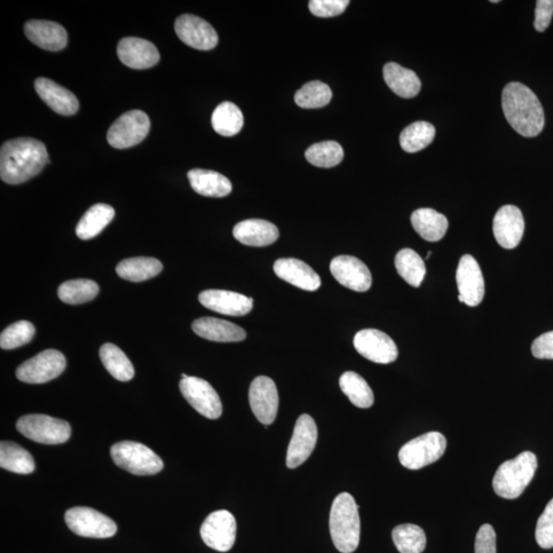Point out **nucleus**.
Instances as JSON below:
<instances>
[{"label":"nucleus","instance_id":"30","mask_svg":"<svg viewBox=\"0 0 553 553\" xmlns=\"http://www.w3.org/2000/svg\"><path fill=\"white\" fill-rule=\"evenodd\" d=\"M115 210L108 204L93 205L79 220L76 235L79 239L90 240L97 237L112 221Z\"/></svg>","mask_w":553,"mask_h":553},{"label":"nucleus","instance_id":"44","mask_svg":"<svg viewBox=\"0 0 553 553\" xmlns=\"http://www.w3.org/2000/svg\"><path fill=\"white\" fill-rule=\"evenodd\" d=\"M349 5V0H311L309 9L315 17L331 18L342 15Z\"/></svg>","mask_w":553,"mask_h":553},{"label":"nucleus","instance_id":"36","mask_svg":"<svg viewBox=\"0 0 553 553\" xmlns=\"http://www.w3.org/2000/svg\"><path fill=\"white\" fill-rule=\"evenodd\" d=\"M399 275L409 286L420 287L426 274L423 259L412 249L405 248L398 252L394 258Z\"/></svg>","mask_w":553,"mask_h":553},{"label":"nucleus","instance_id":"43","mask_svg":"<svg viewBox=\"0 0 553 553\" xmlns=\"http://www.w3.org/2000/svg\"><path fill=\"white\" fill-rule=\"evenodd\" d=\"M535 537L541 548H553V498L537 521Z\"/></svg>","mask_w":553,"mask_h":553},{"label":"nucleus","instance_id":"8","mask_svg":"<svg viewBox=\"0 0 553 553\" xmlns=\"http://www.w3.org/2000/svg\"><path fill=\"white\" fill-rule=\"evenodd\" d=\"M150 128L151 122L144 111L131 110L111 125L107 141L111 147L116 149L131 148L139 145L146 139Z\"/></svg>","mask_w":553,"mask_h":553},{"label":"nucleus","instance_id":"2","mask_svg":"<svg viewBox=\"0 0 553 553\" xmlns=\"http://www.w3.org/2000/svg\"><path fill=\"white\" fill-rule=\"evenodd\" d=\"M502 109L505 118L520 136L534 138L543 131L545 117L538 98L519 82H510L502 92Z\"/></svg>","mask_w":553,"mask_h":553},{"label":"nucleus","instance_id":"49","mask_svg":"<svg viewBox=\"0 0 553 553\" xmlns=\"http://www.w3.org/2000/svg\"><path fill=\"white\" fill-rule=\"evenodd\" d=\"M181 377H183V378H187V377H189V376H188L187 374H181Z\"/></svg>","mask_w":553,"mask_h":553},{"label":"nucleus","instance_id":"16","mask_svg":"<svg viewBox=\"0 0 553 553\" xmlns=\"http://www.w3.org/2000/svg\"><path fill=\"white\" fill-rule=\"evenodd\" d=\"M249 404L260 423L270 425L275 422L278 413L279 396L273 379L258 376L251 383Z\"/></svg>","mask_w":553,"mask_h":553},{"label":"nucleus","instance_id":"42","mask_svg":"<svg viewBox=\"0 0 553 553\" xmlns=\"http://www.w3.org/2000/svg\"><path fill=\"white\" fill-rule=\"evenodd\" d=\"M35 328L33 323L19 321L12 324L0 335V347L3 350H14L33 341Z\"/></svg>","mask_w":553,"mask_h":553},{"label":"nucleus","instance_id":"32","mask_svg":"<svg viewBox=\"0 0 553 553\" xmlns=\"http://www.w3.org/2000/svg\"><path fill=\"white\" fill-rule=\"evenodd\" d=\"M0 466L19 475H29L35 471L33 455L14 441L0 444Z\"/></svg>","mask_w":553,"mask_h":553},{"label":"nucleus","instance_id":"27","mask_svg":"<svg viewBox=\"0 0 553 553\" xmlns=\"http://www.w3.org/2000/svg\"><path fill=\"white\" fill-rule=\"evenodd\" d=\"M383 77L387 86L401 98H414L422 90V82L416 73L397 63H387Z\"/></svg>","mask_w":553,"mask_h":553},{"label":"nucleus","instance_id":"46","mask_svg":"<svg viewBox=\"0 0 553 553\" xmlns=\"http://www.w3.org/2000/svg\"><path fill=\"white\" fill-rule=\"evenodd\" d=\"M553 15V0H538L536 3L534 27L538 33H544L551 23Z\"/></svg>","mask_w":553,"mask_h":553},{"label":"nucleus","instance_id":"26","mask_svg":"<svg viewBox=\"0 0 553 553\" xmlns=\"http://www.w3.org/2000/svg\"><path fill=\"white\" fill-rule=\"evenodd\" d=\"M195 334L216 343H240L247 338V332L232 322L212 317L197 319L192 324Z\"/></svg>","mask_w":553,"mask_h":553},{"label":"nucleus","instance_id":"38","mask_svg":"<svg viewBox=\"0 0 553 553\" xmlns=\"http://www.w3.org/2000/svg\"><path fill=\"white\" fill-rule=\"evenodd\" d=\"M98 284L89 279L70 280L61 284L59 298L68 305H82L91 302L99 295Z\"/></svg>","mask_w":553,"mask_h":553},{"label":"nucleus","instance_id":"40","mask_svg":"<svg viewBox=\"0 0 553 553\" xmlns=\"http://www.w3.org/2000/svg\"><path fill=\"white\" fill-rule=\"evenodd\" d=\"M344 155L343 147L334 141L314 144L306 152V160L322 169L335 168L343 161Z\"/></svg>","mask_w":553,"mask_h":553},{"label":"nucleus","instance_id":"31","mask_svg":"<svg viewBox=\"0 0 553 553\" xmlns=\"http://www.w3.org/2000/svg\"><path fill=\"white\" fill-rule=\"evenodd\" d=\"M160 260L153 257H131L118 264L116 272L121 278L131 282H143L154 278L162 271Z\"/></svg>","mask_w":553,"mask_h":553},{"label":"nucleus","instance_id":"10","mask_svg":"<svg viewBox=\"0 0 553 553\" xmlns=\"http://www.w3.org/2000/svg\"><path fill=\"white\" fill-rule=\"evenodd\" d=\"M65 521L71 531L86 538H110L117 532L114 520L91 508L79 507L67 510Z\"/></svg>","mask_w":553,"mask_h":553},{"label":"nucleus","instance_id":"41","mask_svg":"<svg viewBox=\"0 0 553 553\" xmlns=\"http://www.w3.org/2000/svg\"><path fill=\"white\" fill-rule=\"evenodd\" d=\"M332 92L329 86L319 81L311 82L296 92L295 101L303 109H319L329 104Z\"/></svg>","mask_w":553,"mask_h":553},{"label":"nucleus","instance_id":"12","mask_svg":"<svg viewBox=\"0 0 553 553\" xmlns=\"http://www.w3.org/2000/svg\"><path fill=\"white\" fill-rule=\"evenodd\" d=\"M236 531L237 524L232 513L228 510H218L205 519L200 535L209 548L227 552L234 547Z\"/></svg>","mask_w":553,"mask_h":553},{"label":"nucleus","instance_id":"19","mask_svg":"<svg viewBox=\"0 0 553 553\" xmlns=\"http://www.w3.org/2000/svg\"><path fill=\"white\" fill-rule=\"evenodd\" d=\"M493 232L496 241L501 247L516 248L525 232L523 213L513 205H505L495 215Z\"/></svg>","mask_w":553,"mask_h":553},{"label":"nucleus","instance_id":"37","mask_svg":"<svg viewBox=\"0 0 553 553\" xmlns=\"http://www.w3.org/2000/svg\"><path fill=\"white\" fill-rule=\"evenodd\" d=\"M436 136L434 126L426 121H417L401 132L400 144L407 153H416L430 146Z\"/></svg>","mask_w":553,"mask_h":553},{"label":"nucleus","instance_id":"15","mask_svg":"<svg viewBox=\"0 0 553 553\" xmlns=\"http://www.w3.org/2000/svg\"><path fill=\"white\" fill-rule=\"evenodd\" d=\"M317 440L318 429L313 418L307 414L299 416L287 450V468L296 469L309 460Z\"/></svg>","mask_w":553,"mask_h":553},{"label":"nucleus","instance_id":"47","mask_svg":"<svg viewBox=\"0 0 553 553\" xmlns=\"http://www.w3.org/2000/svg\"><path fill=\"white\" fill-rule=\"evenodd\" d=\"M532 354L537 359L553 360V331L547 332L535 339Z\"/></svg>","mask_w":553,"mask_h":553},{"label":"nucleus","instance_id":"11","mask_svg":"<svg viewBox=\"0 0 553 553\" xmlns=\"http://www.w3.org/2000/svg\"><path fill=\"white\" fill-rule=\"evenodd\" d=\"M179 390L189 404L209 420H218L223 414L218 393L204 379L195 376L181 378Z\"/></svg>","mask_w":553,"mask_h":553},{"label":"nucleus","instance_id":"1","mask_svg":"<svg viewBox=\"0 0 553 553\" xmlns=\"http://www.w3.org/2000/svg\"><path fill=\"white\" fill-rule=\"evenodd\" d=\"M50 163L45 145L33 138L5 141L0 150V178L6 184L25 183Z\"/></svg>","mask_w":553,"mask_h":553},{"label":"nucleus","instance_id":"13","mask_svg":"<svg viewBox=\"0 0 553 553\" xmlns=\"http://www.w3.org/2000/svg\"><path fill=\"white\" fill-rule=\"evenodd\" d=\"M354 349L369 361L377 364H390L397 360L398 346L393 339L377 329H364L354 338Z\"/></svg>","mask_w":553,"mask_h":553},{"label":"nucleus","instance_id":"21","mask_svg":"<svg viewBox=\"0 0 553 553\" xmlns=\"http://www.w3.org/2000/svg\"><path fill=\"white\" fill-rule=\"evenodd\" d=\"M117 55L125 66L137 70L151 68L160 60L157 47L138 37L121 39L117 46Z\"/></svg>","mask_w":553,"mask_h":553},{"label":"nucleus","instance_id":"22","mask_svg":"<svg viewBox=\"0 0 553 553\" xmlns=\"http://www.w3.org/2000/svg\"><path fill=\"white\" fill-rule=\"evenodd\" d=\"M24 33L31 43L45 51L59 52L68 44L65 28L52 21L30 20L24 26Z\"/></svg>","mask_w":553,"mask_h":553},{"label":"nucleus","instance_id":"14","mask_svg":"<svg viewBox=\"0 0 553 553\" xmlns=\"http://www.w3.org/2000/svg\"><path fill=\"white\" fill-rule=\"evenodd\" d=\"M458 291L461 303L469 306H477L485 296V281L483 273L475 257L465 255L458 264L456 272Z\"/></svg>","mask_w":553,"mask_h":553},{"label":"nucleus","instance_id":"4","mask_svg":"<svg viewBox=\"0 0 553 553\" xmlns=\"http://www.w3.org/2000/svg\"><path fill=\"white\" fill-rule=\"evenodd\" d=\"M537 465V457L530 451L520 453L513 460L502 463L493 479L495 493L504 500H516L531 483Z\"/></svg>","mask_w":553,"mask_h":553},{"label":"nucleus","instance_id":"5","mask_svg":"<svg viewBox=\"0 0 553 553\" xmlns=\"http://www.w3.org/2000/svg\"><path fill=\"white\" fill-rule=\"evenodd\" d=\"M111 456L117 466L134 476H153L163 470V461L153 450L132 441L116 442Z\"/></svg>","mask_w":553,"mask_h":553},{"label":"nucleus","instance_id":"35","mask_svg":"<svg viewBox=\"0 0 553 553\" xmlns=\"http://www.w3.org/2000/svg\"><path fill=\"white\" fill-rule=\"evenodd\" d=\"M100 358L108 373L117 381L130 382L134 376V368L126 354L113 344L101 347Z\"/></svg>","mask_w":553,"mask_h":553},{"label":"nucleus","instance_id":"6","mask_svg":"<svg viewBox=\"0 0 553 553\" xmlns=\"http://www.w3.org/2000/svg\"><path fill=\"white\" fill-rule=\"evenodd\" d=\"M447 440L441 432H431L411 440L399 452L400 462L404 468L416 471L436 462L444 455Z\"/></svg>","mask_w":553,"mask_h":553},{"label":"nucleus","instance_id":"3","mask_svg":"<svg viewBox=\"0 0 553 553\" xmlns=\"http://www.w3.org/2000/svg\"><path fill=\"white\" fill-rule=\"evenodd\" d=\"M329 528L338 551L352 553L358 548L361 535L359 505L351 494H339L332 503Z\"/></svg>","mask_w":553,"mask_h":553},{"label":"nucleus","instance_id":"48","mask_svg":"<svg viewBox=\"0 0 553 553\" xmlns=\"http://www.w3.org/2000/svg\"><path fill=\"white\" fill-rule=\"evenodd\" d=\"M491 3H492V4H498V3H500V0H492V2H491Z\"/></svg>","mask_w":553,"mask_h":553},{"label":"nucleus","instance_id":"45","mask_svg":"<svg viewBox=\"0 0 553 553\" xmlns=\"http://www.w3.org/2000/svg\"><path fill=\"white\" fill-rule=\"evenodd\" d=\"M476 553H496V533L491 525L485 524L480 528L476 537Z\"/></svg>","mask_w":553,"mask_h":553},{"label":"nucleus","instance_id":"29","mask_svg":"<svg viewBox=\"0 0 553 553\" xmlns=\"http://www.w3.org/2000/svg\"><path fill=\"white\" fill-rule=\"evenodd\" d=\"M411 224L426 241L438 242L444 238L449 223L444 215L431 209H417L411 216Z\"/></svg>","mask_w":553,"mask_h":553},{"label":"nucleus","instance_id":"18","mask_svg":"<svg viewBox=\"0 0 553 553\" xmlns=\"http://www.w3.org/2000/svg\"><path fill=\"white\" fill-rule=\"evenodd\" d=\"M330 272L343 286L355 292L368 291L373 286L368 267L354 257L339 256L332 259Z\"/></svg>","mask_w":553,"mask_h":553},{"label":"nucleus","instance_id":"23","mask_svg":"<svg viewBox=\"0 0 553 553\" xmlns=\"http://www.w3.org/2000/svg\"><path fill=\"white\" fill-rule=\"evenodd\" d=\"M274 272L280 279L306 291H315L321 286L320 276L303 260L280 258L274 265Z\"/></svg>","mask_w":553,"mask_h":553},{"label":"nucleus","instance_id":"17","mask_svg":"<svg viewBox=\"0 0 553 553\" xmlns=\"http://www.w3.org/2000/svg\"><path fill=\"white\" fill-rule=\"evenodd\" d=\"M175 30L181 42L196 50L210 51L218 44L216 29L194 15H181L176 21Z\"/></svg>","mask_w":553,"mask_h":553},{"label":"nucleus","instance_id":"20","mask_svg":"<svg viewBox=\"0 0 553 553\" xmlns=\"http://www.w3.org/2000/svg\"><path fill=\"white\" fill-rule=\"evenodd\" d=\"M200 304L207 309L232 317H241L251 312L254 299L237 292L210 289L201 292Z\"/></svg>","mask_w":553,"mask_h":553},{"label":"nucleus","instance_id":"7","mask_svg":"<svg viewBox=\"0 0 553 553\" xmlns=\"http://www.w3.org/2000/svg\"><path fill=\"white\" fill-rule=\"evenodd\" d=\"M17 430L24 437L45 445L64 444L71 437V426L67 422L44 414L22 416Z\"/></svg>","mask_w":553,"mask_h":553},{"label":"nucleus","instance_id":"25","mask_svg":"<svg viewBox=\"0 0 553 553\" xmlns=\"http://www.w3.org/2000/svg\"><path fill=\"white\" fill-rule=\"evenodd\" d=\"M233 235L247 247H264L279 238V230L270 221L264 219H247L234 227Z\"/></svg>","mask_w":553,"mask_h":553},{"label":"nucleus","instance_id":"34","mask_svg":"<svg viewBox=\"0 0 553 553\" xmlns=\"http://www.w3.org/2000/svg\"><path fill=\"white\" fill-rule=\"evenodd\" d=\"M339 386L355 407L367 409L374 405V394L364 378L347 371L339 379Z\"/></svg>","mask_w":553,"mask_h":553},{"label":"nucleus","instance_id":"24","mask_svg":"<svg viewBox=\"0 0 553 553\" xmlns=\"http://www.w3.org/2000/svg\"><path fill=\"white\" fill-rule=\"evenodd\" d=\"M35 91L47 106L55 113L63 116L74 115L79 108V102L73 92L49 78H37Z\"/></svg>","mask_w":553,"mask_h":553},{"label":"nucleus","instance_id":"33","mask_svg":"<svg viewBox=\"0 0 553 553\" xmlns=\"http://www.w3.org/2000/svg\"><path fill=\"white\" fill-rule=\"evenodd\" d=\"M211 124L219 136L233 137L239 133L244 125L240 108L231 102H224L213 111Z\"/></svg>","mask_w":553,"mask_h":553},{"label":"nucleus","instance_id":"28","mask_svg":"<svg viewBox=\"0 0 553 553\" xmlns=\"http://www.w3.org/2000/svg\"><path fill=\"white\" fill-rule=\"evenodd\" d=\"M188 179L194 191L202 196L221 199L232 192L230 179L217 171L196 169L188 172Z\"/></svg>","mask_w":553,"mask_h":553},{"label":"nucleus","instance_id":"9","mask_svg":"<svg viewBox=\"0 0 553 553\" xmlns=\"http://www.w3.org/2000/svg\"><path fill=\"white\" fill-rule=\"evenodd\" d=\"M65 368L64 354L57 350H46L24 362L15 371V375L23 383L41 384L59 377Z\"/></svg>","mask_w":553,"mask_h":553},{"label":"nucleus","instance_id":"39","mask_svg":"<svg viewBox=\"0 0 553 553\" xmlns=\"http://www.w3.org/2000/svg\"><path fill=\"white\" fill-rule=\"evenodd\" d=\"M392 537L400 553H422L426 548V535L417 525H399L393 529Z\"/></svg>","mask_w":553,"mask_h":553}]
</instances>
